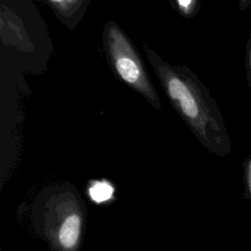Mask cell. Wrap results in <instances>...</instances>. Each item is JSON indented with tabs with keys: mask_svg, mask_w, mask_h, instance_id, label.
Returning a JSON list of instances; mask_svg holds the SVG:
<instances>
[{
	"mask_svg": "<svg viewBox=\"0 0 251 251\" xmlns=\"http://www.w3.org/2000/svg\"><path fill=\"white\" fill-rule=\"evenodd\" d=\"M143 49L168 99L199 142L217 156L231 154V141L222 113L197 75L185 66L169 64L146 45Z\"/></svg>",
	"mask_w": 251,
	"mask_h": 251,
	"instance_id": "obj_1",
	"label": "cell"
},
{
	"mask_svg": "<svg viewBox=\"0 0 251 251\" xmlns=\"http://www.w3.org/2000/svg\"><path fill=\"white\" fill-rule=\"evenodd\" d=\"M103 43L117 76L142 95L154 108L160 109L159 96L141 58L127 35L113 21L107 22L104 26Z\"/></svg>",
	"mask_w": 251,
	"mask_h": 251,
	"instance_id": "obj_2",
	"label": "cell"
},
{
	"mask_svg": "<svg viewBox=\"0 0 251 251\" xmlns=\"http://www.w3.org/2000/svg\"><path fill=\"white\" fill-rule=\"evenodd\" d=\"M83 222V206L76 193L61 191L47 201L43 213L44 232L56 251H78Z\"/></svg>",
	"mask_w": 251,
	"mask_h": 251,
	"instance_id": "obj_3",
	"label": "cell"
},
{
	"mask_svg": "<svg viewBox=\"0 0 251 251\" xmlns=\"http://www.w3.org/2000/svg\"><path fill=\"white\" fill-rule=\"evenodd\" d=\"M56 13L65 21L79 19L85 11L88 0H47Z\"/></svg>",
	"mask_w": 251,
	"mask_h": 251,
	"instance_id": "obj_4",
	"label": "cell"
},
{
	"mask_svg": "<svg viewBox=\"0 0 251 251\" xmlns=\"http://www.w3.org/2000/svg\"><path fill=\"white\" fill-rule=\"evenodd\" d=\"M88 194L92 201L96 203H103L111 199L114 194V187L108 181L96 180L89 186Z\"/></svg>",
	"mask_w": 251,
	"mask_h": 251,
	"instance_id": "obj_5",
	"label": "cell"
},
{
	"mask_svg": "<svg viewBox=\"0 0 251 251\" xmlns=\"http://www.w3.org/2000/svg\"><path fill=\"white\" fill-rule=\"evenodd\" d=\"M178 12L185 18L193 17L199 10L200 0H174Z\"/></svg>",
	"mask_w": 251,
	"mask_h": 251,
	"instance_id": "obj_6",
	"label": "cell"
},
{
	"mask_svg": "<svg viewBox=\"0 0 251 251\" xmlns=\"http://www.w3.org/2000/svg\"><path fill=\"white\" fill-rule=\"evenodd\" d=\"M243 180L245 187V194L251 201V154H249L243 161Z\"/></svg>",
	"mask_w": 251,
	"mask_h": 251,
	"instance_id": "obj_7",
	"label": "cell"
},
{
	"mask_svg": "<svg viewBox=\"0 0 251 251\" xmlns=\"http://www.w3.org/2000/svg\"><path fill=\"white\" fill-rule=\"evenodd\" d=\"M244 65H245L247 86L251 89V27H250V33H249L248 41H247V44H246Z\"/></svg>",
	"mask_w": 251,
	"mask_h": 251,
	"instance_id": "obj_8",
	"label": "cell"
},
{
	"mask_svg": "<svg viewBox=\"0 0 251 251\" xmlns=\"http://www.w3.org/2000/svg\"><path fill=\"white\" fill-rule=\"evenodd\" d=\"M238 6L241 11H244L251 6V0H238Z\"/></svg>",
	"mask_w": 251,
	"mask_h": 251,
	"instance_id": "obj_9",
	"label": "cell"
}]
</instances>
